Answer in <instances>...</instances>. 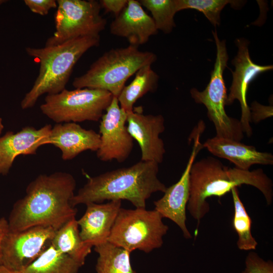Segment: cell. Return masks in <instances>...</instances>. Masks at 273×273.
Listing matches in <instances>:
<instances>
[{"instance_id":"277c9868","label":"cell","mask_w":273,"mask_h":273,"mask_svg":"<svg viewBox=\"0 0 273 273\" xmlns=\"http://www.w3.org/2000/svg\"><path fill=\"white\" fill-rule=\"evenodd\" d=\"M100 42V36H88L56 46L26 47L27 54L39 63V69L31 88L21 101V108L33 107L43 94H56L65 89L76 63L88 50L98 46Z\"/></svg>"},{"instance_id":"3957f363","label":"cell","mask_w":273,"mask_h":273,"mask_svg":"<svg viewBox=\"0 0 273 273\" xmlns=\"http://www.w3.org/2000/svg\"><path fill=\"white\" fill-rule=\"evenodd\" d=\"M159 164L140 160L133 165L108 171L88 178L72 198L71 203H101L104 201H129L135 208H145L146 201L167 187L158 177Z\"/></svg>"},{"instance_id":"9a60e30c","label":"cell","mask_w":273,"mask_h":273,"mask_svg":"<svg viewBox=\"0 0 273 273\" xmlns=\"http://www.w3.org/2000/svg\"><path fill=\"white\" fill-rule=\"evenodd\" d=\"M52 126L46 124L36 129L25 126L17 132H7L0 136V174L6 175L20 155H34L39 147L49 144Z\"/></svg>"},{"instance_id":"7c38bea8","label":"cell","mask_w":273,"mask_h":273,"mask_svg":"<svg viewBox=\"0 0 273 273\" xmlns=\"http://www.w3.org/2000/svg\"><path fill=\"white\" fill-rule=\"evenodd\" d=\"M204 127V125L201 123L196 127L192 151L179 179L167 188L163 196L154 202V209L163 218H166L174 222L180 228L184 237L187 239L192 237L186 225V208L190 193V171L197 154L203 148L200 138Z\"/></svg>"},{"instance_id":"d6a6232c","label":"cell","mask_w":273,"mask_h":273,"mask_svg":"<svg viewBox=\"0 0 273 273\" xmlns=\"http://www.w3.org/2000/svg\"><path fill=\"white\" fill-rule=\"evenodd\" d=\"M4 128V125L3 124V120L0 117V136H1V134L2 133V132Z\"/></svg>"},{"instance_id":"cb8c5ba5","label":"cell","mask_w":273,"mask_h":273,"mask_svg":"<svg viewBox=\"0 0 273 273\" xmlns=\"http://www.w3.org/2000/svg\"><path fill=\"white\" fill-rule=\"evenodd\" d=\"M231 192L234 207L232 223L238 236V248L244 251L254 250L258 243L252 235L251 218L240 199L238 188H233Z\"/></svg>"},{"instance_id":"484cf974","label":"cell","mask_w":273,"mask_h":273,"mask_svg":"<svg viewBox=\"0 0 273 273\" xmlns=\"http://www.w3.org/2000/svg\"><path fill=\"white\" fill-rule=\"evenodd\" d=\"M140 4L149 10L158 30L169 33L175 26L174 17L177 13L175 0H141Z\"/></svg>"},{"instance_id":"4dcf8cb0","label":"cell","mask_w":273,"mask_h":273,"mask_svg":"<svg viewBox=\"0 0 273 273\" xmlns=\"http://www.w3.org/2000/svg\"><path fill=\"white\" fill-rule=\"evenodd\" d=\"M9 232L8 220L5 217L0 218V265H2V249L4 238Z\"/></svg>"},{"instance_id":"44dd1931","label":"cell","mask_w":273,"mask_h":273,"mask_svg":"<svg viewBox=\"0 0 273 273\" xmlns=\"http://www.w3.org/2000/svg\"><path fill=\"white\" fill-rule=\"evenodd\" d=\"M159 75L151 65L140 68L135 73L133 80L125 85L117 99L120 106L126 112L133 110L135 103L148 93L155 92L158 87Z\"/></svg>"},{"instance_id":"2e32d148","label":"cell","mask_w":273,"mask_h":273,"mask_svg":"<svg viewBox=\"0 0 273 273\" xmlns=\"http://www.w3.org/2000/svg\"><path fill=\"white\" fill-rule=\"evenodd\" d=\"M77 223L83 241L90 247L108 241L116 217L121 208V200L106 203H89Z\"/></svg>"},{"instance_id":"ffe728a7","label":"cell","mask_w":273,"mask_h":273,"mask_svg":"<svg viewBox=\"0 0 273 273\" xmlns=\"http://www.w3.org/2000/svg\"><path fill=\"white\" fill-rule=\"evenodd\" d=\"M52 245L82 265L84 264L86 257L90 253L92 248L81 238L75 217L69 220L56 231Z\"/></svg>"},{"instance_id":"e0dca14e","label":"cell","mask_w":273,"mask_h":273,"mask_svg":"<svg viewBox=\"0 0 273 273\" xmlns=\"http://www.w3.org/2000/svg\"><path fill=\"white\" fill-rule=\"evenodd\" d=\"M110 31L114 35L126 38L129 45L138 47L158 32L152 18L136 0H128L125 8L111 23Z\"/></svg>"},{"instance_id":"9c48e42d","label":"cell","mask_w":273,"mask_h":273,"mask_svg":"<svg viewBox=\"0 0 273 273\" xmlns=\"http://www.w3.org/2000/svg\"><path fill=\"white\" fill-rule=\"evenodd\" d=\"M54 17L55 31L46 46H56L84 36H100L107 21L100 14L96 0H57Z\"/></svg>"},{"instance_id":"836d02e7","label":"cell","mask_w":273,"mask_h":273,"mask_svg":"<svg viewBox=\"0 0 273 273\" xmlns=\"http://www.w3.org/2000/svg\"><path fill=\"white\" fill-rule=\"evenodd\" d=\"M6 2L7 1H5V0H0V5L6 3Z\"/></svg>"},{"instance_id":"d4e9b609","label":"cell","mask_w":273,"mask_h":273,"mask_svg":"<svg viewBox=\"0 0 273 273\" xmlns=\"http://www.w3.org/2000/svg\"><path fill=\"white\" fill-rule=\"evenodd\" d=\"M177 12L188 9L202 12L214 26L219 25L220 12L228 4L239 7L242 1L232 0H175Z\"/></svg>"},{"instance_id":"ac0fdd59","label":"cell","mask_w":273,"mask_h":273,"mask_svg":"<svg viewBox=\"0 0 273 273\" xmlns=\"http://www.w3.org/2000/svg\"><path fill=\"white\" fill-rule=\"evenodd\" d=\"M49 144L59 148L64 160H72L86 150L97 152L100 135L93 129H86L75 122L56 123L52 127Z\"/></svg>"},{"instance_id":"ba28073f","label":"cell","mask_w":273,"mask_h":273,"mask_svg":"<svg viewBox=\"0 0 273 273\" xmlns=\"http://www.w3.org/2000/svg\"><path fill=\"white\" fill-rule=\"evenodd\" d=\"M113 96L108 91L82 88L47 95L40 106L41 112L56 123L98 121Z\"/></svg>"},{"instance_id":"4316f807","label":"cell","mask_w":273,"mask_h":273,"mask_svg":"<svg viewBox=\"0 0 273 273\" xmlns=\"http://www.w3.org/2000/svg\"><path fill=\"white\" fill-rule=\"evenodd\" d=\"M245 264V269L241 273H273L272 261L264 260L253 251L248 253Z\"/></svg>"},{"instance_id":"8992f818","label":"cell","mask_w":273,"mask_h":273,"mask_svg":"<svg viewBox=\"0 0 273 273\" xmlns=\"http://www.w3.org/2000/svg\"><path fill=\"white\" fill-rule=\"evenodd\" d=\"M155 209L121 208L107 242L129 252L139 250L149 253L162 247L168 230Z\"/></svg>"},{"instance_id":"52a82bcc","label":"cell","mask_w":273,"mask_h":273,"mask_svg":"<svg viewBox=\"0 0 273 273\" xmlns=\"http://www.w3.org/2000/svg\"><path fill=\"white\" fill-rule=\"evenodd\" d=\"M212 34L216 57L210 81L203 90L193 88L190 94L196 103L206 108L208 117L214 125L216 136L240 142L244 138V132L240 120L229 116L224 109L228 95L223 73L229 59L225 42L219 39L216 30Z\"/></svg>"},{"instance_id":"f546056e","label":"cell","mask_w":273,"mask_h":273,"mask_svg":"<svg viewBox=\"0 0 273 273\" xmlns=\"http://www.w3.org/2000/svg\"><path fill=\"white\" fill-rule=\"evenodd\" d=\"M101 8L106 12L112 13L116 17L126 6L128 0H101L99 1Z\"/></svg>"},{"instance_id":"7a4b0ae2","label":"cell","mask_w":273,"mask_h":273,"mask_svg":"<svg viewBox=\"0 0 273 273\" xmlns=\"http://www.w3.org/2000/svg\"><path fill=\"white\" fill-rule=\"evenodd\" d=\"M190 193L187 209L197 221L210 209L207 199L212 196L220 198L231 192L233 188L242 185L252 186L263 195L268 205L273 199L271 179L261 169L252 171L225 166L211 156L194 162L190 174Z\"/></svg>"},{"instance_id":"5bb4252c","label":"cell","mask_w":273,"mask_h":273,"mask_svg":"<svg viewBox=\"0 0 273 273\" xmlns=\"http://www.w3.org/2000/svg\"><path fill=\"white\" fill-rule=\"evenodd\" d=\"M126 123L128 132L140 146L141 160L161 163L166 152L164 142L159 137L165 128L163 116L144 114L139 107L127 112Z\"/></svg>"},{"instance_id":"7402d4cb","label":"cell","mask_w":273,"mask_h":273,"mask_svg":"<svg viewBox=\"0 0 273 273\" xmlns=\"http://www.w3.org/2000/svg\"><path fill=\"white\" fill-rule=\"evenodd\" d=\"M82 266L51 244L22 273H77Z\"/></svg>"},{"instance_id":"6da1fadb","label":"cell","mask_w":273,"mask_h":273,"mask_svg":"<svg viewBox=\"0 0 273 273\" xmlns=\"http://www.w3.org/2000/svg\"><path fill=\"white\" fill-rule=\"evenodd\" d=\"M76 186L68 172L38 175L27 186L25 195L14 204L8 219L9 231L38 225L59 229L76 215L77 209L71 203Z\"/></svg>"},{"instance_id":"4fadbf2b","label":"cell","mask_w":273,"mask_h":273,"mask_svg":"<svg viewBox=\"0 0 273 273\" xmlns=\"http://www.w3.org/2000/svg\"><path fill=\"white\" fill-rule=\"evenodd\" d=\"M249 42L244 38H238L236 44L238 50L236 57L232 60L235 69L232 71L233 81L227 97L226 106L233 103L237 100L240 103L241 116L240 121L244 133L248 137L252 134L251 126V114L247 101V93L249 83L258 74L271 70L272 65H257L251 60L248 50Z\"/></svg>"},{"instance_id":"83f0119b","label":"cell","mask_w":273,"mask_h":273,"mask_svg":"<svg viewBox=\"0 0 273 273\" xmlns=\"http://www.w3.org/2000/svg\"><path fill=\"white\" fill-rule=\"evenodd\" d=\"M24 3L32 12L41 16L47 15L51 9L57 7L55 0H24Z\"/></svg>"},{"instance_id":"5b68a950","label":"cell","mask_w":273,"mask_h":273,"mask_svg":"<svg viewBox=\"0 0 273 273\" xmlns=\"http://www.w3.org/2000/svg\"><path fill=\"white\" fill-rule=\"evenodd\" d=\"M156 60L154 53L140 51L138 47L112 49L97 59L85 73L75 77L72 85L75 88L105 90L118 98L130 76Z\"/></svg>"},{"instance_id":"603a6c76","label":"cell","mask_w":273,"mask_h":273,"mask_svg":"<svg viewBox=\"0 0 273 273\" xmlns=\"http://www.w3.org/2000/svg\"><path fill=\"white\" fill-rule=\"evenodd\" d=\"M98 254L97 273H137L133 269L130 252L108 242L94 247Z\"/></svg>"},{"instance_id":"f1b7e54d","label":"cell","mask_w":273,"mask_h":273,"mask_svg":"<svg viewBox=\"0 0 273 273\" xmlns=\"http://www.w3.org/2000/svg\"><path fill=\"white\" fill-rule=\"evenodd\" d=\"M249 108L251 122L258 123L272 116V106H264L254 101Z\"/></svg>"},{"instance_id":"1f68e13d","label":"cell","mask_w":273,"mask_h":273,"mask_svg":"<svg viewBox=\"0 0 273 273\" xmlns=\"http://www.w3.org/2000/svg\"><path fill=\"white\" fill-rule=\"evenodd\" d=\"M0 273H22L21 272L11 270L3 265H0Z\"/></svg>"},{"instance_id":"30bf717a","label":"cell","mask_w":273,"mask_h":273,"mask_svg":"<svg viewBox=\"0 0 273 273\" xmlns=\"http://www.w3.org/2000/svg\"><path fill=\"white\" fill-rule=\"evenodd\" d=\"M57 230L38 225L17 232L9 231L2 245V265L22 272L51 245Z\"/></svg>"},{"instance_id":"d6986e66","label":"cell","mask_w":273,"mask_h":273,"mask_svg":"<svg viewBox=\"0 0 273 273\" xmlns=\"http://www.w3.org/2000/svg\"><path fill=\"white\" fill-rule=\"evenodd\" d=\"M202 145L203 148L213 155L227 159L240 169L248 170L255 164H273L271 153L258 151L255 147L239 141L215 136L207 139Z\"/></svg>"},{"instance_id":"8fae6325","label":"cell","mask_w":273,"mask_h":273,"mask_svg":"<svg viewBox=\"0 0 273 273\" xmlns=\"http://www.w3.org/2000/svg\"><path fill=\"white\" fill-rule=\"evenodd\" d=\"M126 119L127 112L120 107L117 98L113 97L99 126L100 144L97 156L101 161L122 162L130 155L133 139L128 131Z\"/></svg>"}]
</instances>
